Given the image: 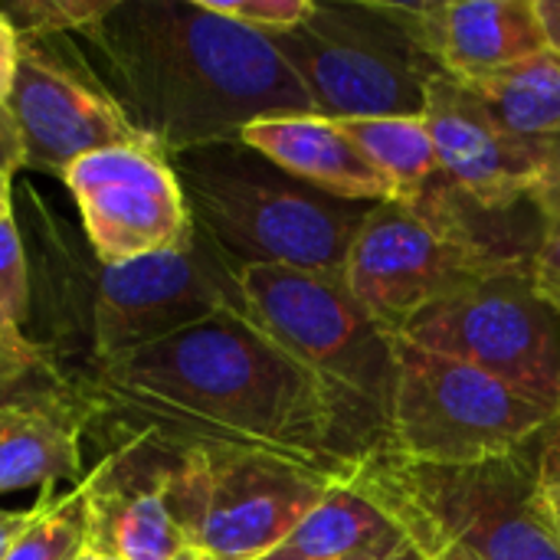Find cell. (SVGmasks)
Here are the masks:
<instances>
[{
	"label": "cell",
	"instance_id": "cell-18",
	"mask_svg": "<svg viewBox=\"0 0 560 560\" xmlns=\"http://www.w3.org/2000/svg\"><path fill=\"white\" fill-rule=\"evenodd\" d=\"M262 560H427L407 532L354 482H335Z\"/></svg>",
	"mask_w": 560,
	"mask_h": 560
},
{
	"label": "cell",
	"instance_id": "cell-35",
	"mask_svg": "<svg viewBox=\"0 0 560 560\" xmlns=\"http://www.w3.org/2000/svg\"><path fill=\"white\" fill-rule=\"evenodd\" d=\"M13 174L10 171H0V220L13 217Z\"/></svg>",
	"mask_w": 560,
	"mask_h": 560
},
{
	"label": "cell",
	"instance_id": "cell-13",
	"mask_svg": "<svg viewBox=\"0 0 560 560\" xmlns=\"http://www.w3.org/2000/svg\"><path fill=\"white\" fill-rule=\"evenodd\" d=\"M7 112L20 131L23 167L59 180L92 151L148 141L66 36L23 39Z\"/></svg>",
	"mask_w": 560,
	"mask_h": 560
},
{
	"label": "cell",
	"instance_id": "cell-7",
	"mask_svg": "<svg viewBox=\"0 0 560 560\" xmlns=\"http://www.w3.org/2000/svg\"><path fill=\"white\" fill-rule=\"evenodd\" d=\"M161 479L187 548L213 560H262L341 482L282 456L203 443L174 446Z\"/></svg>",
	"mask_w": 560,
	"mask_h": 560
},
{
	"label": "cell",
	"instance_id": "cell-36",
	"mask_svg": "<svg viewBox=\"0 0 560 560\" xmlns=\"http://www.w3.org/2000/svg\"><path fill=\"white\" fill-rule=\"evenodd\" d=\"M427 560H479L476 555H469V551H463V548H436V551H430Z\"/></svg>",
	"mask_w": 560,
	"mask_h": 560
},
{
	"label": "cell",
	"instance_id": "cell-8",
	"mask_svg": "<svg viewBox=\"0 0 560 560\" xmlns=\"http://www.w3.org/2000/svg\"><path fill=\"white\" fill-rule=\"evenodd\" d=\"M269 39L315 115L331 121L417 118L427 112L430 79L443 72L390 3H315L302 26Z\"/></svg>",
	"mask_w": 560,
	"mask_h": 560
},
{
	"label": "cell",
	"instance_id": "cell-2",
	"mask_svg": "<svg viewBox=\"0 0 560 560\" xmlns=\"http://www.w3.org/2000/svg\"><path fill=\"white\" fill-rule=\"evenodd\" d=\"M85 39L131 125L167 158L240 141L266 118L315 115L272 39L203 0H115Z\"/></svg>",
	"mask_w": 560,
	"mask_h": 560
},
{
	"label": "cell",
	"instance_id": "cell-10",
	"mask_svg": "<svg viewBox=\"0 0 560 560\" xmlns=\"http://www.w3.org/2000/svg\"><path fill=\"white\" fill-rule=\"evenodd\" d=\"M558 315L532 289V262L509 266L446 295L400 335L404 341L482 368L558 410Z\"/></svg>",
	"mask_w": 560,
	"mask_h": 560
},
{
	"label": "cell",
	"instance_id": "cell-9",
	"mask_svg": "<svg viewBox=\"0 0 560 560\" xmlns=\"http://www.w3.org/2000/svg\"><path fill=\"white\" fill-rule=\"evenodd\" d=\"M558 410L466 361L397 338L394 453L427 466H469L538 440Z\"/></svg>",
	"mask_w": 560,
	"mask_h": 560
},
{
	"label": "cell",
	"instance_id": "cell-14",
	"mask_svg": "<svg viewBox=\"0 0 560 560\" xmlns=\"http://www.w3.org/2000/svg\"><path fill=\"white\" fill-rule=\"evenodd\" d=\"M427 128L443 177L486 210H512L532 200L548 164L499 128L479 95L440 72L427 85Z\"/></svg>",
	"mask_w": 560,
	"mask_h": 560
},
{
	"label": "cell",
	"instance_id": "cell-15",
	"mask_svg": "<svg viewBox=\"0 0 560 560\" xmlns=\"http://www.w3.org/2000/svg\"><path fill=\"white\" fill-rule=\"evenodd\" d=\"M390 10L433 62L459 82L486 79L548 49L535 0L390 3Z\"/></svg>",
	"mask_w": 560,
	"mask_h": 560
},
{
	"label": "cell",
	"instance_id": "cell-29",
	"mask_svg": "<svg viewBox=\"0 0 560 560\" xmlns=\"http://www.w3.org/2000/svg\"><path fill=\"white\" fill-rule=\"evenodd\" d=\"M532 203H535V210L541 213L545 226L560 223V158L548 164L545 177H541L538 187L532 190Z\"/></svg>",
	"mask_w": 560,
	"mask_h": 560
},
{
	"label": "cell",
	"instance_id": "cell-23",
	"mask_svg": "<svg viewBox=\"0 0 560 560\" xmlns=\"http://www.w3.org/2000/svg\"><path fill=\"white\" fill-rule=\"evenodd\" d=\"M115 0H16L0 13L16 26L20 39H56L89 33L112 13Z\"/></svg>",
	"mask_w": 560,
	"mask_h": 560
},
{
	"label": "cell",
	"instance_id": "cell-37",
	"mask_svg": "<svg viewBox=\"0 0 560 560\" xmlns=\"http://www.w3.org/2000/svg\"><path fill=\"white\" fill-rule=\"evenodd\" d=\"M174 560H213V558H207V555H200V551H194V548H187L184 555H177Z\"/></svg>",
	"mask_w": 560,
	"mask_h": 560
},
{
	"label": "cell",
	"instance_id": "cell-32",
	"mask_svg": "<svg viewBox=\"0 0 560 560\" xmlns=\"http://www.w3.org/2000/svg\"><path fill=\"white\" fill-rule=\"evenodd\" d=\"M33 509H0V558L7 555L10 541L20 535V528L30 522Z\"/></svg>",
	"mask_w": 560,
	"mask_h": 560
},
{
	"label": "cell",
	"instance_id": "cell-27",
	"mask_svg": "<svg viewBox=\"0 0 560 560\" xmlns=\"http://www.w3.org/2000/svg\"><path fill=\"white\" fill-rule=\"evenodd\" d=\"M46 374V361L33 368H0V407L7 404H23L36 397H52V384L39 381Z\"/></svg>",
	"mask_w": 560,
	"mask_h": 560
},
{
	"label": "cell",
	"instance_id": "cell-1",
	"mask_svg": "<svg viewBox=\"0 0 560 560\" xmlns=\"http://www.w3.org/2000/svg\"><path fill=\"white\" fill-rule=\"evenodd\" d=\"M98 390L174 446L269 453L341 482L364 463L335 394L240 312L102 364Z\"/></svg>",
	"mask_w": 560,
	"mask_h": 560
},
{
	"label": "cell",
	"instance_id": "cell-26",
	"mask_svg": "<svg viewBox=\"0 0 560 560\" xmlns=\"http://www.w3.org/2000/svg\"><path fill=\"white\" fill-rule=\"evenodd\" d=\"M532 289L555 315H560V223L545 226L532 259Z\"/></svg>",
	"mask_w": 560,
	"mask_h": 560
},
{
	"label": "cell",
	"instance_id": "cell-38",
	"mask_svg": "<svg viewBox=\"0 0 560 560\" xmlns=\"http://www.w3.org/2000/svg\"><path fill=\"white\" fill-rule=\"evenodd\" d=\"M98 558H102V555H98L95 548H89V545H85V548L79 551V558H75V560H98Z\"/></svg>",
	"mask_w": 560,
	"mask_h": 560
},
{
	"label": "cell",
	"instance_id": "cell-19",
	"mask_svg": "<svg viewBox=\"0 0 560 560\" xmlns=\"http://www.w3.org/2000/svg\"><path fill=\"white\" fill-rule=\"evenodd\" d=\"M82 486V446L72 410L59 394L0 407V495L20 489Z\"/></svg>",
	"mask_w": 560,
	"mask_h": 560
},
{
	"label": "cell",
	"instance_id": "cell-41",
	"mask_svg": "<svg viewBox=\"0 0 560 560\" xmlns=\"http://www.w3.org/2000/svg\"><path fill=\"white\" fill-rule=\"evenodd\" d=\"M555 482H558V479H555Z\"/></svg>",
	"mask_w": 560,
	"mask_h": 560
},
{
	"label": "cell",
	"instance_id": "cell-22",
	"mask_svg": "<svg viewBox=\"0 0 560 560\" xmlns=\"http://www.w3.org/2000/svg\"><path fill=\"white\" fill-rule=\"evenodd\" d=\"M89 535L85 482L69 495H39L30 522L0 560H75Z\"/></svg>",
	"mask_w": 560,
	"mask_h": 560
},
{
	"label": "cell",
	"instance_id": "cell-34",
	"mask_svg": "<svg viewBox=\"0 0 560 560\" xmlns=\"http://www.w3.org/2000/svg\"><path fill=\"white\" fill-rule=\"evenodd\" d=\"M541 505H545V515H548L555 535L560 538V479L558 482H545L541 479Z\"/></svg>",
	"mask_w": 560,
	"mask_h": 560
},
{
	"label": "cell",
	"instance_id": "cell-39",
	"mask_svg": "<svg viewBox=\"0 0 560 560\" xmlns=\"http://www.w3.org/2000/svg\"><path fill=\"white\" fill-rule=\"evenodd\" d=\"M98 560H118V558H108V555H102V558H98Z\"/></svg>",
	"mask_w": 560,
	"mask_h": 560
},
{
	"label": "cell",
	"instance_id": "cell-31",
	"mask_svg": "<svg viewBox=\"0 0 560 560\" xmlns=\"http://www.w3.org/2000/svg\"><path fill=\"white\" fill-rule=\"evenodd\" d=\"M535 10H538V20H541L548 52L560 56V0H535Z\"/></svg>",
	"mask_w": 560,
	"mask_h": 560
},
{
	"label": "cell",
	"instance_id": "cell-5",
	"mask_svg": "<svg viewBox=\"0 0 560 560\" xmlns=\"http://www.w3.org/2000/svg\"><path fill=\"white\" fill-rule=\"evenodd\" d=\"M230 272L240 315L335 394L361 456L394 453L397 338L354 302L345 279L236 262Z\"/></svg>",
	"mask_w": 560,
	"mask_h": 560
},
{
	"label": "cell",
	"instance_id": "cell-6",
	"mask_svg": "<svg viewBox=\"0 0 560 560\" xmlns=\"http://www.w3.org/2000/svg\"><path fill=\"white\" fill-rule=\"evenodd\" d=\"M348 482L381 505L423 558L463 548L479 560H560V538L541 505V456H532V443L469 466L381 453Z\"/></svg>",
	"mask_w": 560,
	"mask_h": 560
},
{
	"label": "cell",
	"instance_id": "cell-20",
	"mask_svg": "<svg viewBox=\"0 0 560 560\" xmlns=\"http://www.w3.org/2000/svg\"><path fill=\"white\" fill-rule=\"evenodd\" d=\"M505 135L545 164L560 158V56L538 52L525 62L466 82Z\"/></svg>",
	"mask_w": 560,
	"mask_h": 560
},
{
	"label": "cell",
	"instance_id": "cell-30",
	"mask_svg": "<svg viewBox=\"0 0 560 560\" xmlns=\"http://www.w3.org/2000/svg\"><path fill=\"white\" fill-rule=\"evenodd\" d=\"M23 167V144H20V131L7 112V105L0 108V171L16 174Z\"/></svg>",
	"mask_w": 560,
	"mask_h": 560
},
{
	"label": "cell",
	"instance_id": "cell-40",
	"mask_svg": "<svg viewBox=\"0 0 560 560\" xmlns=\"http://www.w3.org/2000/svg\"><path fill=\"white\" fill-rule=\"evenodd\" d=\"M558 420H560V394H558Z\"/></svg>",
	"mask_w": 560,
	"mask_h": 560
},
{
	"label": "cell",
	"instance_id": "cell-4",
	"mask_svg": "<svg viewBox=\"0 0 560 560\" xmlns=\"http://www.w3.org/2000/svg\"><path fill=\"white\" fill-rule=\"evenodd\" d=\"M495 213L502 210L472 203L446 177L417 200L374 203L348 253V292L390 338H400L413 318L463 285L535 259V246L495 236L505 233L489 223Z\"/></svg>",
	"mask_w": 560,
	"mask_h": 560
},
{
	"label": "cell",
	"instance_id": "cell-17",
	"mask_svg": "<svg viewBox=\"0 0 560 560\" xmlns=\"http://www.w3.org/2000/svg\"><path fill=\"white\" fill-rule=\"evenodd\" d=\"M164 463L141 479L121 482L115 459L85 476L89 535L85 545L118 560H174L187 551V538L164 499Z\"/></svg>",
	"mask_w": 560,
	"mask_h": 560
},
{
	"label": "cell",
	"instance_id": "cell-3",
	"mask_svg": "<svg viewBox=\"0 0 560 560\" xmlns=\"http://www.w3.org/2000/svg\"><path fill=\"white\" fill-rule=\"evenodd\" d=\"M174 161L194 226L236 266H282L345 279L348 253L374 203L331 197L243 141Z\"/></svg>",
	"mask_w": 560,
	"mask_h": 560
},
{
	"label": "cell",
	"instance_id": "cell-33",
	"mask_svg": "<svg viewBox=\"0 0 560 560\" xmlns=\"http://www.w3.org/2000/svg\"><path fill=\"white\" fill-rule=\"evenodd\" d=\"M33 364H43L36 348H7V345H0V368H33Z\"/></svg>",
	"mask_w": 560,
	"mask_h": 560
},
{
	"label": "cell",
	"instance_id": "cell-16",
	"mask_svg": "<svg viewBox=\"0 0 560 560\" xmlns=\"http://www.w3.org/2000/svg\"><path fill=\"white\" fill-rule=\"evenodd\" d=\"M240 141L266 154L292 177L331 197L358 200V203L394 200V187L387 184V177L364 158V151L351 141V135L331 118L322 115L266 118L249 125L240 135Z\"/></svg>",
	"mask_w": 560,
	"mask_h": 560
},
{
	"label": "cell",
	"instance_id": "cell-21",
	"mask_svg": "<svg viewBox=\"0 0 560 560\" xmlns=\"http://www.w3.org/2000/svg\"><path fill=\"white\" fill-rule=\"evenodd\" d=\"M351 141L364 151V158L387 177L394 187V200H417L436 177L440 158L427 118H354L338 121Z\"/></svg>",
	"mask_w": 560,
	"mask_h": 560
},
{
	"label": "cell",
	"instance_id": "cell-24",
	"mask_svg": "<svg viewBox=\"0 0 560 560\" xmlns=\"http://www.w3.org/2000/svg\"><path fill=\"white\" fill-rule=\"evenodd\" d=\"M30 315V272L26 249L16 230V220H0V345L7 348H33L23 338V325Z\"/></svg>",
	"mask_w": 560,
	"mask_h": 560
},
{
	"label": "cell",
	"instance_id": "cell-28",
	"mask_svg": "<svg viewBox=\"0 0 560 560\" xmlns=\"http://www.w3.org/2000/svg\"><path fill=\"white\" fill-rule=\"evenodd\" d=\"M20 33L16 26L0 13V108L7 105L10 92H13V82H16V69H20Z\"/></svg>",
	"mask_w": 560,
	"mask_h": 560
},
{
	"label": "cell",
	"instance_id": "cell-25",
	"mask_svg": "<svg viewBox=\"0 0 560 560\" xmlns=\"http://www.w3.org/2000/svg\"><path fill=\"white\" fill-rule=\"evenodd\" d=\"M203 3L213 13L236 20V23H243L262 36L295 30L315 13L312 0H203Z\"/></svg>",
	"mask_w": 560,
	"mask_h": 560
},
{
	"label": "cell",
	"instance_id": "cell-12",
	"mask_svg": "<svg viewBox=\"0 0 560 560\" xmlns=\"http://www.w3.org/2000/svg\"><path fill=\"white\" fill-rule=\"evenodd\" d=\"M240 312L230 259L197 230L190 249L108 266L95 289V354L102 364Z\"/></svg>",
	"mask_w": 560,
	"mask_h": 560
},
{
	"label": "cell",
	"instance_id": "cell-11",
	"mask_svg": "<svg viewBox=\"0 0 560 560\" xmlns=\"http://www.w3.org/2000/svg\"><path fill=\"white\" fill-rule=\"evenodd\" d=\"M62 184L102 269L194 246L197 226L174 161L151 141L92 151Z\"/></svg>",
	"mask_w": 560,
	"mask_h": 560
}]
</instances>
